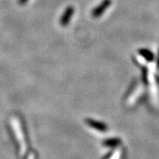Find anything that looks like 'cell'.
Listing matches in <instances>:
<instances>
[{
    "label": "cell",
    "instance_id": "1",
    "mask_svg": "<svg viewBox=\"0 0 159 159\" xmlns=\"http://www.w3.org/2000/svg\"><path fill=\"white\" fill-rule=\"evenodd\" d=\"M111 0H103L100 4L96 7L92 11V16L94 18H98L105 12V11L108 9L111 5Z\"/></svg>",
    "mask_w": 159,
    "mask_h": 159
},
{
    "label": "cell",
    "instance_id": "2",
    "mask_svg": "<svg viewBox=\"0 0 159 159\" xmlns=\"http://www.w3.org/2000/svg\"><path fill=\"white\" fill-rule=\"evenodd\" d=\"M74 7L72 6H68L63 12V16L60 18V25L62 26H66L69 24L71 17L74 14Z\"/></svg>",
    "mask_w": 159,
    "mask_h": 159
},
{
    "label": "cell",
    "instance_id": "3",
    "mask_svg": "<svg viewBox=\"0 0 159 159\" xmlns=\"http://www.w3.org/2000/svg\"><path fill=\"white\" fill-rule=\"evenodd\" d=\"M86 124H88L89 126H90L91 128H93V129H96L99 132H106L107 130V126L104 124V123H102V122L96 121V120H93V119H87L85 120Z\"/></svg>",
    "mask_w": 159,
    "mask_h": 159
},
{
    "label": "cell",
    "instance_id": "4",
    "mask_svg": "<svg viewBox=\"0 0 159 159\" xmlns=\"http://www.w3.org/2000/svg\"><path fill=\"white\" fill-rule=\"evenodd\" d=\"M139 53L140 55H142L144 59L148 61H152L154 58V55H153V53L149 51V50H145V49H141V50H139Z\"/></svg>",
    "mask_w": 159,
    "mask_h": 159
},
{
    "label": "cell",
    "instance_id": "5",
    "mask_svg": "<svg viewBox=\"0 0 159 159\" xmlns=\"http://www.w3.org/2000/svg\"><path fill=\"white\" fill-rule=\"evenodd\" d=\"M120 142V140L118 138H113V139H109V140H107L104 142L105 145L107 146H116Z\"/></svg>",
    "mask_w": 159,
    "mask_h": 159
},
{
    "label": "cell",
    "instance_id": "6",
    "mask_svg": "<svg viewBox=\"0 0 159 159\" xmlns=\"http://www.w3.org/2000/svg\"><path fill=\"white\" fill-rule=\"evenodd\" d=\"M18 1H19L20 4L24 5V4H25V3H26V2H27L29 0H18Z\"/></svg>",
    "mask_w": 159,
    "mask_h": 159
}]
</instances>
